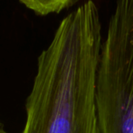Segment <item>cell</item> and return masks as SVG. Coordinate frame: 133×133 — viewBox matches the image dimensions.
I'll return each mask as SVG.
<instances>
[{
    "label": "cell",
    "mask_w": 133,
    "mask_h": 133,
    "mask_svg": "<svg viewBox=\"0 0 133 133\" xmlns=\"http://www.w3.org/2000/svg\"><path fill=\"white\" fill-rule=\"evenodd\" d=\"M102 45L98 7L88 0L62 20L39 55L22 133H101L96 94Z\"/></svg>",
    "instance_id": "obj_1"
},
{
    "label": "cell",
    "mask_w": 133,
    "mask_h": 133,
    "mask_svg": "<svg viewBox=\"0 0 133 133\" xmlns=\"http://www.w3.org/2000/svg\"><path fill=\"white\" fill-rule=\"evenodd\" d=\"M0 133H10V132L7 131V130H5V128H4L3 124H2L1 122H0Z\"/></svg>",
    "instance_id": "obj_4"
},
{
    "label": "cell",
    "mask_w": 133,
    "mask_h": 133,
    "mask_svg": "<svg viewBox=\"0 0 133 133\" xmlns=\"http://www.w3.org/2000/svg\"><path fill=\"white\" fill-rule=\"evenodd\" d=\"M27 8L40 16L60 13L79 0H19Z\"/></svg>",
    "instance_id": "obj_3"
},
{
    "label": "cell",
    "mask_w": 133,
    "mask_h": 133,
    "mask_svg": "<svg viewBox=\"0 0 133 133\" xmlns=\"http://www.w3.org/2000/svg\"><path fill=\"white\" fill-rule=\"evenodd\" d=\"M101 133H133V0H116L97 74Z\"/></svg>",
    "instance_id": "obj_2"
}]
</instances>
